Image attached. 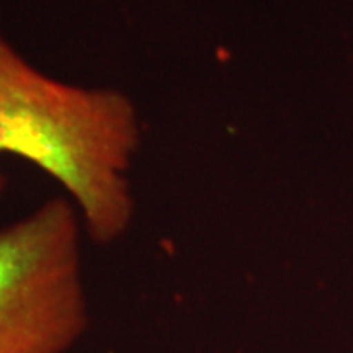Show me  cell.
<instances>
[{"label": "cell", "mask_w": 353, "mask_h": 353, "mask_svg": "<svg viewBox=\"0 0 353 353\" xmlns=\"http://www.w3.org/2000/svg\"><path fill=\"white\" fill-rule=\"evenodd\" d=\"M6 183H8V181H6V176L0 173V194H2L4 190H6Z\"/></svg>", "instance_id": "cell-3"}, {"label": "cell", "mask_w": 353, "mask_h": 353, "mask_svg": "<svg viewBox=\"0 0 353 353\" xmlns=\"http://www.w3.org/2000/svg\"><path fill=\"white\" fill-rule=\"evenodd\" d=\"M139 143L138 112L124 92L46 75L0 32V155L57 181L97 243L122 238L134 220Z\"/></svg>", "instance_id": "cell-1"}, {"label": "cell", "mask_w": 353, "mask_h": 353, "mask_svg": "<svg viewBox=\"0 0 353 353\" xmlns=\"http://www.w3.org/2000/svg\"><path fill=\"white\" fill-rule=\"evenodd\" d=\"M83 232L63 196L0 230V353H67L85 336Z\"/></svg>", "instance_id": "cell-2"}]
</instances>
